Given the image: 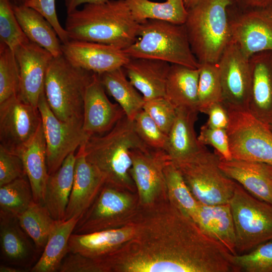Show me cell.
<instances>
[{"label":"cell","mask_w":272,"mask_h":272,"mask_svg":"<svg viewBox=\"0 0 272 272\" xmlns=\"http://www.w3.org/2000/svg\"><path fill=\"white\" fill-rule=\"evenodd\" d=\"M131 155L130 175L139 203L145 208L152 207L164 194L167 195L164 168L169 158L164 150L150 148L134 149Z\"/></svg>","instance_id":"obj_13"},{"label":"cell","mask_w":272,"mask_h":272,"mask_svg":"<svg viewBox=\"0 0 272 272\" xmlns=\"http://www.w3.org/2000/svg\"><path fill=\"white\" fill-rule=\"evenodd\" d=\"M136 230L135 222L115 228L87 234L72 233L69 242V253H78L100 258L113 252L130 240Z\"/></svg>","instance_id":"obj_22"},{"label":"cell","mask_w":272,"mask_h":272,"mask_svg":"<svg viewBox=\"0 0 272 272\" xmlns=\"http://www.w3.org/2000/svg\"><path fill=\"white\" fill-rule=\"evenodd\" d=\"M80 218L56 221L39 259L31 268L32 272L58 271L69 253V242Z\"/></svg>","instance_id":"obj_31"},{"label":"cell","mask_w":272,"mask_h":272,"mask_svg":"<svg viewBox=\"0 0 272 272\" xmlns=\"http://www.w3.org/2000/svg\"><path fill=\"white\" fill-rule=\"evenodd\" d=\"M197 138L202 145L213 147L221 159H233L226 129L213 127L206 123L200 127Z\"/></svg>","instance_id":"obj_43"},{"label":"cell","mask_w":272,"mask_h":272,"mask_svg":"<svg viewBox=\"0 0 272 272\" xmlns=\"http://www.w3.org/2000/svg\"><path fill=\"white\" fill-rule=\"evenodd\" d=\"M16 18L29 40L49 51L53 57L62 54V43L49 22L35 10L23 5H13Z\"/></svg>","instance_id":"obj_30"},{"label":"cell","mask_w":272,"mask_h":272,"mask_svg":"<svg viewBox=\"0 0 272 272\" xmlns=\"http://www.w3.org/2000/svg\"><path fill=\"white\" fill-rule=\"evenodd\" d=\"M250 89L248 110L255 117L272 124V51L249 57Z\"/></svg>","instance_id":"obj_21"},{"label":"cell","mask_w":272,"mask_h":272,"mask_svg":"<svg viewBox=\"0 0 272 272\" xmlns=\"http://www.w3.org/2000/svg\"><path fill=\"white\" fill-rule=\"evenodd\" d=\"M14 52L20 73L17 96L23 102L38 108L40 97L44 91L47 70L53 56L30 41L19 46Z\"/></svg>","instance_id":"obj_16"},{"label":"cell","mask_w":272,"mask_h":272,"mask_svg":"<svg viewBox=\"0 0 272 272\" xmlns=\"http://www.w3.org/2000/svg\"><path fill=\"white\" fill-rule=\"evenodd\" d=\"M138 23L147 20H157L184 24L188 15L184 0H166L163 2L150 0H125Z\"/></svg>","instance_id":"obj_33"},{"label":"cell","mask_w":272,"mask_h":272,"mask_svg":"<svg viewBox=\"0 0 272 272\" xmlns=\"http://www.w3.org/2000/svg\"><path fill=\"white\" fill-rule=\"evenodd\" d=\"M233 5L240 9L264 8L272 5V0H232Z\"/></svg>","instance_id":"obj_48"},{"label":"cell","mask_w":272,"mask_h":272,"mask_svg":"<svg viewBox=\"0 0 272 272\" xmlns=\"http://www.w3.org/2000/svg\"><path fill=\"white\" fill-rule=\"evenodd\" d=\"M75 160L76 155L73 152L47 179L43 204L56 221L64 218L73 184Z\"/></svg>","instance_id":"obj_28"},{"label":"cell","mask_w":272,"mask_h":272,"mask_svg":"<svg viewBox=\"0 0 272 272\" xmlns=\"http://www.w3.org/2000/svg\"><path fill=\"white\" fill-rule=\"evenodd\" d=\"M228 11L231 41L245 56L272 51V5L243 9L233 4Z\"/></svg>","instance_id":"obj_11"},{"label":"cell","mask_w":272,"mask_h":272,"mask_svg":"<svg viewBox=\"0 0 272 272\" xmlns=\"http://www.w3.org/2000/svg\"><path fill=\"white\" fill-rule=\"evenodd\" d=\"M198 0H184V5L187 10L192 7L197 3Z\"/></svg>","instance_id":"obj_51"},{"label":"cell","mask_w":272,"mask_h":272,"mask_svg":"<svg viewBox=\"0 0 272 272\" xmlns=\"http://www.w3.org/2000/svg\"><path fill=\"white\" fill-rule=\"evenodd\" d=\"M98 75L106 93L122 108L127 117L133 120L143 109L145 100L127 78L123 67Z\"/></svg>","instance_id":"obj_32"},{"label":"cell","mask_w":272,"mask_h":272,"mask_svg":"<svg viewBox=\"0 0 272 272\" xmlns=\"http://www.w3.org/2000/svg\"><path fill=\"white\" fill-rule=\"evenodd\" d=\"M234 271L272 272V240L246 253L229 256Z\"/></svg>","instance_id":"obj_38"},{"label":"cell","mask_w":272,"mask_h":272,"mask_svg":"<svg viewBox=\"0 0 272 272\" xmlns=\"http://www.w3.org/2000/svg\"><path fill=\"white\" fill-rule=\"evenodd\" d=\"M139 23L125 0L86 4L67 13L65 29L70 39L112 45L124 50L137 39Z\"/></svg>","instance_id":"obj_2"},{"label":"cell","mask_w":272,"mask_h":272,"mask_svg":"<svg viewBox=\"0 0 272 272\" xmlns=\"http://www.w3.org/2000/svg\"><path fill=\"white\" fill-rule=\"evenodd\" d=\"M133 205L132 197L123 190L105 184L78 221L73 233L87 234L120 227L123 214L129 213Z\"/></svg>","instance_id":"obj_14"},{"label":"cell","mask_w":272,"mask_h":272,"mask_svg":"<svg viewBox=\"0 0 272 272\" xmlns=\"http://www.w3.org/2000/svg\"><path fill=\"white\" fill-rule=\"evenodd\" d=\"M227 107L247 110L250 89L249 58L232 41L218 62Z\"/></svg>","instance_id":"obj_15"},{"label":"cell","mask_w":272,"mask_h":272,"mask_svg":"<svg viewBox=\"0 0 272 272\" xmlns=\"http://www.w3.org/2000/svg\"><path fill=\"white\" fill-rule=\"evenodd\" d=\"M123 50L130 57L158 59L192 69L200 65L184 24L147 20L139 24L136 41Z\"/></svg>","instance_id":"obj_5"},{"label":"cell","mask_w":272,"mask_h":272,"mask_svg":"<svg viewBox=\"0 0 272 272\" xmlns=\"http://www.w3.org/2000/svg\"><path fill=\"white\" fill-rule=\"evenodd\" d=\"M219 166L230 178L255 197L272 204V166L232 159H221Z\"/></svg>","instance_id":"obj_23"},{"label":"cell","mask_w":272,"mask_h":272,"mask_svg":"<svg viewBox=\"0 0 272 272\" xmlns=\"http://www.w3.org/2000/svg\"><path fill=\"white\" fill-rule=\"evenodd\" d=\"M194 222L207 235L223 245L230 253L236 250V232L229 203L207 205L198 202Z\"/></svg>","instance_id":"obj_26"},{"label":"cell","mask_w":272,"mask_h":272,"mask_svg":"<svg viewBox=\"0 0 272 272\" xmlns=\"http://www.w3.org/2000/svg\"><path fill=\"white\" fill-rule=\"evenodd\" d=\"M198 111L176 108V115L167 135L164 151L173 162L187 160L206 148L199 143L194 125Z\"/></svg>","instance_id":"obj_25"},{"label":"cell","mask_w":272,"mask_h":272,"mask_svg":"<svg viewBox=\"0 0 272 272\" xmlns=\"http://www.w3.org/2000/svg\"><path fill=\"white\" fill-rule=\"evenodd\" d=\"M20 73L14 51L0 43V103L17 95Z\"/></svg>","instance_id":"obj_39"},{"label":"cell","mask_w":272,"mask_h":272,"mask_svg":"<svg viewBox=\"0 0 272 272\" xmlns=\"http://www.w3.org/2000/svg\"><path fill=\"white\" fill-rule=\"evenodd\" d=\"M105 184L100 172L86 159L82 146L76 154L73 184L63 220L81 218Z\"/></svg>","instance_id":"obj_19"},{"label":"cell","mask_w":272,"mask_h":272,"mask_svg":"<svg viewBox=\"0 0 272 272\" xmlns=\"http://www.w3.org/2000/svg\"><path fill=\"white\" fill-rule=\"evenodd\" d=\"M143 110L168 135L175 120L176 108L165 97L145 101Z\"/></svg>","instance_id":"obj_42"},{"label":"cell","mask_w":272,"mask_h":272,"mask_svg":"<svg viewBox=\"0 0 272 272\" xmlns=\"http://www.w3.org/2000/svg\"><path fill=\"white\" fill-rule=\"evenodd\" d=\"M164 174L168 200L194 222L198 202L191 193L178 168L170 160L165 165Z\"/></svg>","instance_id":"obj_35"},{"label":"cell","mask_w":272,"mask_h":272,"mask_svg":"<svg viewBox=\"0 0 272 272\" xmlns=\"http://www.w3.org/2000/svg\"><path fill=\"white\" fill-rule=\"evenodd\" d=\"M227 108L229 121L226 130L233 159L272 166V130L269 125L247 110Z\"/></svg>","instance_id":"obj_9"},{"label":"cell","mask_w":272,"mask_h":272,"mask_svg":"<svg viewBox=\"0 0 272 272\" xmlns=\"http://www.w3.org/2000/svg\"><path fill=\"white\" fill-rule=\"evenodd\" d=\"M199 70L172 64L168 74L165 97L176 108L198 111ZM199 112V111H198Z\"/></svg>","instance_id":"obj_29"},{"label":"cell","mask_w":272,"mask_h":272,"mask_svg":"<svg viewBox=\"0 0 272 272\" xmlns=\"http://www.w3.org/2000/svg\"><path fill=\"white\" fill-rule=\"evenodd\" d=\"M38 108L45 140L48 172L50 174L88 138L83 129V120L63 121L59 119L50 108L44 91L40 97Z\"/></svg>","instance_id":"obj_10"},{"label":"cell","mask_w":272,"mask_h":272,"mask_svg":"<svg viewBox=\"0 0 272 272\" xmlns=\"http://www.w3.org/2000/svg\"><path fill=\"white\" fill-rule=\"evenodd\" d=\"M0 246L4 263L25 270H31L39 258L40 252L21 227L17 217L1 212Z\"/></svg>","instance_id":"obj_20"},{"label":"cell","mask_w":272,"mask_h":272,"mask_svg":"<svg viewBox=\"0 0 272 272\" xmlns=\"http://www.w3.org/2000/svg\"><path fill=\"white\" fill-rule=\"evenodd\" d=\"M26 175L21 157L0 146V186Z\"/></svg>","instance_id":"obj_44"},{"label":"cell","mask_w":272,"mask_h":272,"mask_svg":"<svg viewBox=\"0 0 272 272\" xmlns=\"http://www.w3.org/2000/svg\"><path fill=\"white\" fill-rule=\"evenodd\" d=\"M133 122L137 134L147 146L155 150H165L167 135L143 109L136 115Z\"/></svg>","instance_id":"obj_41"},{"label":"cell","mask_w":272,"mask_h":272,"mask_svg":"<svg viewBox=\"0 0 272 272\" xmlns=\"http://www.w3.org/2000/svg\"><path fill=\"white\" fill-rule=\"evenodd\" d=\"M41 122L38 108L23 102L17 95L0 103V146L20 156Z\"/></svg>","instance_id":"obj_12"},{"label":"cell","mask_w":272,"mask_h":272,"mask_svg":"<svg viewBox=\"0 0 272 272\" xmlns=\"http://www.w3.org/2000/svg\"><path fill=\"white\" fill-rule=\"evenodd\" d=\"M87 160L103 175L105 184L133 191L130 175L132 150L147 146L137 134L133 120L126 115L108 132L89 137L82 145Z\"/></svg>","instance_id":"obj_3"},{"label":"cell","mask_w":272,"mask_h":272,"mask_svg":"<svg viewBox=\"0 0 272 272\" xmlns=\"http://www.w3.org/2000/svg\"><path fill=\"white\" fill-rule=\"evenodd\" d=\"M125 115L118 104L109 100L95 74L86 89L84 100L83 129L87 138L108 132Z\"/></svg>","instance_id":"obj_18"},{"label":"cell","mask_w":272,"mask_h":272,"mask_svg":"<svg viewBox=\"0 0 272 272\" xmlns=\"http://www.w3.org/2000/svg\"><path fill=\"white\" fill-rule=\"evenodd\" d=\"M198 110L206 114L213 104L223 102V92L217 63H203L199 66Z\"/></svg>","instance_id":"obj_37"},{"label":"cell","mask_w":272,"mask_h":272,"mask_svg":"<svg viewBox=\"0 0 272 272\" xmlns=\"http://www.w3.org/2000/svg\"><path fill=\"white\" fill-rule=\"evenodd\" d=\"M95 74L73 65L62 54L53 57L46 74L44 93L50 108L59 119L83 120L86 91Z\"/></svg>","instance_id":"obj_6"},{"label":"cell","mask_w":272,"mask_h":272,"mask_svg":"<svg viewBox=\"0 0 272 272\" xmlns=\"http://www.w3.org/2000/svg\"><path fill=\"white\" fill-rule=\"evenodd\" d=\"M232 0H198L184 23L192 51L199 64L217 63L231 41L228 8Z\"/></svg>","instance_id":"obj_4"},{"label":"cell","mask_w":272,"mask_h":272,"mask_svg":"<svg viewBox=\"0 0 272 272\" xmlns=\"http://www.w3.org/2000/svg\"><path fill=\"white\" fill-rule=\"evenodd\" d=\"M24 5L30 7L43 16L52 25L62 44L70 40L65 28L60 25L56 11L55 0H29Z\"/></svg>","instance_id":"obj_46"},{"label":"cell","mask_w":272,"mask_h":272,"mask_svg":"<svg viewBox=\"0 0 272 272\" xmlns=\"http://www.w3.org/2000/svg\"><path fill=\"white\" fill-rule=\"evenodd\" d=\"M169 63L141 57H130L123 66L130 82L145 101L164 97Z\"/></svg>","instance_id":"obj_24"},{"label":"cell","mask_w":272,"mask_h":272,"mask_svg":"<svg viewBox=\"0 0 272 272\" xmlns=\"http://www.w3.org/2000/svg\"><path fill=\"white\" fill-rule=\"evenodd\" d=\"M209 118L207 123L213 127L226 129L229 124L227 108L223 102L212 105L207 111Z\"/></svg>","instance_id":"obj_47"},{"label":"cell","mask_w":272,"mask_h":272,"mask_svg":"<svg viewBox=\"0 0 272 272\" xmlns=\"http://www.w3.org/2000/svg\"><path fill=\"white\" fill-rule=\"evenodd\" d=\"M270 128L272 130V124L269 125Z\"/></svg>","instance_id":"obj_53"},{"label":"cell","mask_w":272,"mask_h":272,"mask_svg":"<svg viewBox=\"0 0 272 272\" xmlns=\"http://www.w3.org/2000/svg\"><path fill=\"white\" fill-rule=\"evenodd\" d=\"M30 40L23 32L10 0H0V43L14 50Z\"/></svg>","instance_id":"obj_40"},{"label":"cell","mask_w":272,"mask_h":272,"mask_svg":"<svg viewBox=\"0 0 272 272\" xmlns=\"http://www.w3.org/2000/svg\"><path fill=\"white\" fill-rule=\"evenodd\" d=\"M20 156L32 188L34 200L43 203L45 187L49 174L47 169L46 143L42 122L33 139L22 150Z\"/></svg>","instance_id":"obj_27"},{"label":"cell","mask_w":272,"mask_h":272,"mask_svg":"<svg viewBox=\"0 0 272 272\" xmlns=\"http://www.w3.org/2000/svg\"><path fill=\"white\" fill-rule=\"evenodd\" d=\"M25 271L22 268L5 263L0 265V272H22Z\"/></svg>","instance_id":"obj_50"},{"label":"cell","mask_w":272,"mask_h":272,"mask_svg":"<svg viewBox=\"0 0 272 272\" xmlns=\"http://www.w3.org/2000/svg\"><path fill=\"white\" fill-rule=\"evenodd\" d=\"M66 8L67 13L72 12L78 9L83 4H100L105 3L108 0H63Z\"/></svg>","instance_id":"obj_49"},{"label":"cell","mask_w":272,"mask_h":272,"mask_svg":"<svg viewBox=\"0 0 272 272\" xmlns=\"http://www.w3.org/2000/svg\"><path fill=\"white\" fill-rule=\"evenodd\" d=\"M236 232L237 254L272 240V204L261 200L237 182L229 201Z\"/></svg>","instance_id":"obj_8"},{"label":"cell","mask_w":272,"mask_h":272,"mask_svg":"<svg viewBox=\"0 0 272 272\" xmlns=\"http://www.w3.org/2000/svg\"><path fill=\"white\" fill-rule=\"evenodd\" d=\"M220 157L207 148L183 161L172 162L198 202L207 205L228 203L237 182L221 169Z\"/></svg>","instance_id":"obj_7"},{"label":"cell","mask_w":272,"mask_h":272,"mask_svg":"<svg viewBox=\"0 0 272 272\" xmlns=\"http://www.w3.org/2000/svg\"><path fill=\"white\" fill-rule=\"evenodd\" d=\"M60 272H106L100 260L78 253L69 252L58 269Z\"/></svg>","instance_id":"obj_45"},{"label":"cell","mask_w":272,"mask_h":272,"mask_svg":"<svg viewBox=\"0 0 272 272\" xmlns=\"http://www.w3.org/2000/svg\"><path fill=\"white\" fill-rule=\"evenodd\" d=\"M17 217L21 227L42 253L56 221L43 203L35 201Z\"/></svg>","instance_id":"obj_34"},{"label":"cell","mask_w":272,"mask_h":272,"mask_svg":"<svg viewBox=\"0 0 272 272\" xmlns=\"http://www.w3.org/2000/svg\"><path fill=\"white\" fill-rule=\"evenodd\" d=\"M61 51L73 65L98 75L123 67L130 58L117 47L86 41L70 40L62 44Z\"/></svg>","instance_id":"obj_17"},{"label":"cell","mask_w":272,"mask_h":272,"mask_svg":"<svg viewBox=\"0 0 272 272\" xmlns=\"http://www.w3.org/2000/svg\"><path fill=\"white\" fill-rule=\"evenodd\" d=\"M13 5H23L29 0H10Z\"/></svg>","instance_id":"obj_52"},{"label":"cell","mask_w":272,"mask_h":272,"mask_svg":"<svg viewBox=\"0 0 272 272\" xmlns=\"http://www.w3.org/2000/svg\"><path fill=\"white\" fill-rule=\"evenodd\" d=\"M135 222L133 237L102 258L108 271L230 272V253L168 199Z\"/></svg>","instance_id":"obj_1"},{"label":"cell","mask_w":272,"mask_h":272,"mask_svg":"<svg viewBox=\"0 0 272 272\" xmlns=\"http://www.w3.org/2000/svg\"><path fill=\"white\" fill-rule=\"evenodd\" d=\"M34 201L27 176L0 186V212L17 216Z\"/></svg>","instance_id":"obj_36"}]
</instances>
